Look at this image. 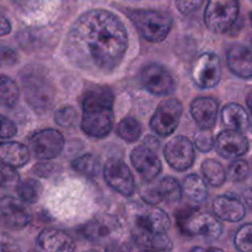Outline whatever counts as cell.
<instances>
[{"instance_id": "6da1fadb", "label": "cell", "mask_w": 252, "mask_h": 252, "mask_svg": "<svg viewBox=\"0 0 252 252\" xmlns=\"http://www.w3.org/2000/svg\"><path fill=\"white\" fill-rule=\"evenodd\" d=\"M128 32L113 12L94 9L81 15L68 32L66 48L74 63L91 73H111L128 49Z\"/></svg>"}, {"instance_id": "7a4b0ae2", "label": "cell", "mask_w": 252, "mask_h": 252, "mask_svg": "<svg viewBox=\"0 0 252 252\" xmlns=\"http://www.w3.org/2000/svg\"><path fill=\"white\" fill-rule=\"evenodd\" d=\"M113 96L107 86H96L89 90L83 100L81 129L94 138H103L113 127Z\"/></svg>"}, {"instance_id": "3957f363", "label": "cell", "mask_w": 252, "mask_h": 252, "mask_svg": "<svg viewBox=\"0 0 252 252\" xmlns=\"http://www.w3.org/2000/svg\"><path fill=\"white\" fill-rule=\"evenodd\" d=\"M126 14L143 38L152 43L164 41L171 30L172 20L165 12L150 9H128Z\"/></svg>"}, {"instance_id": "277c9868", "label": "cell", "mask_w": 252, "mask_h": 252, "mask_svg": "<svg viewBox=\"0 0 252 252\" xmlns=\"http://www.w3.org/2000/svg\"><path fill=\"white\" fill-rule=\"evenodd\" d=\"M177 225L186 235L202 236L208 240H216L221 235L223 226L217 216L197 211L194 208H185L176 213Z\"/></svg>"}, {"instance_id": "5b68a950", "label": "cell", "mask_w": 252, "mask_h": 252, "mask_svg": "<svg viewBox=\"0 0 252 252\" xmlns=\"http://www.w3.org/2000/svg\"><path fill=\"white\" fill-rule=\"evenodd\" d=\"M239 11V0H208L204 11V24L214 33H225L235 24Z\"/></svg>"}, {"instance_id": "8992f818", "label": "cell", "mask_w": 252, "mask_h": 252, "mask_svg": "<svg viewBox=\"0 0 252 252\" xmlns=\"http://www.w3.org/2000/svg\"><path fill=\"white\" fill-rule=\"evenodd\" d=\"M170 225V217L161 208L155 207V204H142L135 207L133 211L132 230L166 233Z\"/></svg>"}, {"instance_id": "52a82bcc", "label": "cell", "mask_w": 252, "mask_h": 252, "mask_svg": "<svg viewBox=\"0 0 252 252\" xmlns=\"http://www.w3.org/2000/svg\"><path fill=\"white\" fill-rule=\"evenodd\" d=\"M182 112L184 107L181 101L177 98H169L160 103L159 107L157 108L150 120V127L158 135L167 137L179 127Z\"/></svg>"}, {"instance_id": "ba28073f", "label": "cell", "mask_w": 252, "mask_h": 252, "mask_svg": "<svg viewBox=\"0 0 252 252\" xmlns=\"http://www.w3.org/2000/svg\"><path fill=\"white\" fill-rule=\"evenodd\" d=\"M64 137L56 129H42L30 138V149L39 160H51L64 149Z\"/></svg>"}, {"instance_id": "9c48e42d", "label": "cell", "mask_w": 252, "mask_h": 252, "mask_svg": "<svg viewBox=\"0 0 252 252\" xmlns=\"http://www.w3.org/2000/svg\"><path fill=\"white\" fill-rule=\"evenodd\" d=\"M140 80L150 94L157 96L171 95L176 89V84L169 70L157 63L148 64L142 69Z\"/></svg>"}, {"instance_id": "30bf717a", "label": "cell", "mask_w": 252, "mask_h": 252, "mask_svg": "<svg viewBox=\"0 0 252 252\" xmlns=\"http://www.w3.org/2000/svg\"><path fill=\"white\" fill-rule=\"evenodd\" d=\"M221 78V66L218 56L203 53L197 58L192 68V79L201 89L216 88Z\"/></svg>"}, {"instance_id": "8fae6325", "label": "cell", "mask_w": 252, "mask_h": 252, "mask_svg": "<svg viewBox=\"0 0 252 252\" xmlns=\"http://www.w3.org/2000/svg\"><path fill=\"white\" fill-rule=\"evenodd\" d=\"M103 177L108 186L112 187L118 193L126 197L132 196L134 193V177L122 160H108L103 167Z\"/></svg>"}, {"instance_id": "7c38bea8", "label": "cell", "mask_w": 252, "mask_h": 252, "mask_svg": "<svg viewBox=\"0 0 252 252\" xmlns=\"http://www.w3.org/2000/svg\"><path fill=\"white\" fill-rule=\"evenodd\" d=\"M194 144L186 137H175L165 145L164 155L167 164L176 171H185L194 162Z\"/></svg>"}, {"instance_id": "4fadbf2b", "label": "cell", "mask_w": 252, "mask_h": 252, "mask_svg": "<svg viewBox=\"0 0 252 252\" xmlns=\"http://www.w3.org/2000/svg\"><path fill=\"white\" fill-rule=\"evenodd\" d=\"M184 189L174 177H164L154 185H147L142 189V198L147 203L157 204L159 202L176 203L181 199Z\"/></svg>"}, {"instance_id": "5bb4252c", "label": "cell", "mask_w": 252, "mask_h": 252, "mask_svg": "<svg viewBox=\"0 0 252 252\" xmlns=\"http://www.w3.org/2000/svg\"><path fill=\"white\" fill-rule=\"evenodd\" d=\"M120 221L112 216H100L89 221L81 230V234L93 243H107L120 236Z\"/></svg>"}, {"instance_id": "9a60e30c", "label": "cell", "mask_w": 252, "mask_h": 252, "mask_svg": "<svg viewBox=\"0 0 252 252\" xmlns=\"http://www.w3.org/2000/svg\"><path fill=\"white\" fill-rule=\"evenodd\" d=\"M24 88L26 93V98L33 107L38 110H44L51 106L53 98L51 84L41 75L29 73L24 75Z\"/></svg>"}, {"instance_id": "2e32d148", "label": "cell", "mask_w": 252, "mask_h": 252, "mask_svg": "<svg viewBox=\"0 0 252 252\" xmlns=\"http://www.w3.org/2000/svg\"><path fill=\"white\" fill-rule=\"evenodd\" d=\"M0 217L2 225L10 230H19L31 223V212L17 199L2 197L0 201Z\"/></svg>"}, {"instance_id": "e0dca14e", "label": "cell", "mask_w": 252, "mask_h": 252, "mask_svg": "<svg viewBox=\"0 0 252 252\" xmlns=\"http://www.w3.org/2000/svg\"><path fill=\"white\" fill-rule=\"evenodd\" d=\"M130 161L144 181L150 182L161 172V162L148 144L139 145L130 154Z\"/></svg>"}, {"instance_id": "ac0fdd59", "label": "cell", "mask_w": 252, "mask_h": 252, "mask_svg": "<svg viewBox=\"0 0 252 252\" xmlns=\"http://www.w3.org/2000/svg\"><path fill=\"white\" fill-rule=\"evenodd\" d=\"M216 148L221 157L235 159L249 152V140L241 132L226 129L217 137Z\"/></svg>"}, {"instance_id": "d6986e66", "label": "cell", "mask_w": 252, "mask_h": 252, "mask_svg": "<svg viewBox=\"0 0 252 252\" xmlns=\"http://www.w3.org/2000/svg\"><path fill=\"white\" fill-rule=\"evenodd\" d=\"M226 64L231 73L239 78H252V51L249 47L231 44L226 51Z\"/></svg>"}, {"instance_id": "ffe728a7", "label": "cell", "mask_w": 252, "mask_h": 252, "mask_svg": "<svg viewBox=\"0 0 252 252\" xmlns=\"http://www.w3.org/2000/svg\"><path fill=\"white\" fill-rule=\"evenodd\" d=\"M213 212L219 219L225 221H240L246 216V207L235 196H219L213 202Z\"/></svg>"}, {"instance_id": "44dd1931", "label": "cell", "mask_w": 252, "mask_h": 252, "mask_svg": "<svg viewBox=\"0 0 252 252\" xmlns=\"http://www.w3.org/2000/svg\"><path fill=\"white\" fill-rule=\"evenodd\" d=\"M218 102L212 97H197L191 105V115L201 129H212L218 117Z\"/></svg>"}, {"instance_id": "7402d4cb", "label": "cell", "mask_w": 252, "mask_h": 252, "mask_svg": "<svg viewBox=\"0 0 252 252\" xmlns=\"http://www.w3.org/2000/svg\"><path fill=\"white\" fill-rule=\"evenodd\" d=\"M39 248L44 251L70 252L75 250V243L64 231L57 229H44L37 239Z\"/></svg>"}, {"instance_id": "603a6c76", "label": "cell", "mask_w": 252, "mask_h": 252, "mask_svg": "<svg viewBox=\"0 0 252 252\" xmlns=\"http://www.w3.org/2000/svg\"><path fill=\"white\" fill-rule=\"evenodd\" d=\"M30 150L26 145L17 142H4L0 147V158L1 162L9 166L22 167L30 161Z\"/></svg>"}, {"instance_id": "cb8c5ba5", "label": "cell", "mask_w": 252, "mask_h": 252, "mask_svg": "<svg viewBox=\"0 0 252 252\" xmlns=\"http://www.w3.org/2000/svg\"><path fill=\"white\" fill-rule=\"evenodd\" d=\"M221 120L228 129L246 132L250 128V116L239 103H229L221 111Z\"/></svg>"}, {"instance_id": "d4e9b609", "label": "cell", "mask_w": 252, "mask_h": 252, "mask_svg": "<svg viewBox=\"0 0 252 252\" xmlns=\"http://www.w3.org/2000/svg\"><path fill=\"white\" fill-rule=\"evenodd\" d=\"M132 238L138 246L152 250H172V243L165 233H152V231L132 230Z\"/></svg>"}, {"instance_id": "484cf974", "label": "cell", "mask_w": 252, "mask_h": 252, "mask_svg": "<svg viewBox=\"0 0 252 252\" xmlns=\"http://www.w3.org/2000/svg\"><path fill=\"white\" fill-rule=\"evenodd\" d=\"M184 193L193 203H204L208 198V189L198 175H189L184 180Z\"/></svg>"}, {"instance_id": "4316f807", "label": "cell", "mask_w": 252, "mask_h": 252, "mask_svg": "<svg viewBox=\"0 0 252 252\" xmlns=\"http://www.w3.org/2000/svg\"><path fill=\"white\" fill-rule=\"evenodd\" d=\"M201 171L204 180L213 187L221 186L228 177V172L225 171L223 165L214 159L204 160L201 166Z\"/></svg>"}, {"instance_id": "83f0119b", "label": "cell", "mask_w": 252, "mask_h": 252, "mask_svg": "<svg viewBox=\"0 0 252 252\" xmlns=\"http://www.w3.org/2000/svg\"><path fill=\"white\" fill-rule=\"evenodd\" d=\"M71 167L83 176L94 179L101 170V160L95 154H84L73 160Z\"/></svg>"}, {"instance_id": "f1b7e54d", "label": "cell", "mask_w": 252, "mask_h": 252, "mask_svg": "<svg viewBox=\"0 0 252 252\" xmlns=\"http://www.w3.org/2000/svg\"><path fill=\"white\" fill-rule=\"evenodd\" d=\"M20 98V90L16 83L9 76L1 75L0 79V101L6 108L15 107Z\"/></svg>"}, {"instance_id": "f546056e", "label": "cell", "mask_w": 252, "mask_h": 252, "mask_svg": "<svg viewBox=\"0 0 252 252\" xmlns=\"http://www.w3.org/2000/svg\"><path fill=\"white\" fill-rule=\"evenodd\" d=\"M117 134L125 142L134 143L139 139L140 134H142V126L135 118L126 117L118 123Z\"/></svg>"}, {"instance_id": "4dcf8cb0", "label": "cell", "mask_w": 252, "mask_h": 252, "mask_svg": "<svg viewBox=\"0 0 252 252\" xmlns=\"http://www.w3.org/2000/svg\"><path fill=\"white\" fill-rule=\"evenodd\" d=\"M41 185L36 180H24L16 185V192L20 199L26 203H36L41 196Z\"/></svg>"}, {"instance_id": "1f68e13d", "label": "cell", "mask_w": 252, "mask_h": 252, "mask_svg": "<svg viewBox=\"0 0 252 252\" xmlns=\"http://www.w3.org/2000/svg\"><path fill=\"white\" fill-rule=\"evenodd\" d=\"M234 244L239 251L252 252V223L245 224L236 231Z\"/></svg>"}, {"instance_id": "d6a6232c", "label": "cell", "mask_w": 252, "mask_h": 252, "mask_svg": "<svg viewBox=\"0 0 252 252\" xmlns=\"http://www.w3.org/2000/svg\"><path fill=\"white\" fill-rule=\"evenodd\" d=\"M226 172H228V179H230L231 181L241 182L250 174V166H249V162L245 161V160L236 159L229 165Z\"/></svg>"}, {"instance_id": "836d02e7", "label": "cell", "mask_w": 252, "mask_h": 252, "mask_svg": "<svg viewBox=\"0 0 252 252\" xmlns=\"http://www.w3.org/2000/svg\"><path fill=\"white\" fill-rule=\"evenodd\" d=\"M17 9L25 15H30L32 12H38L48 7V2L51 0H15Z\"/></svg>"}, {"instance_id": "e575fe53", "label": "cell", "mask_w": 252, "mask_h": 252, "mask_svg": "<svg viewBox=\"0 0 252 252\" xmlns=\"http://www.w3.org/2000/svg\"><path fill=\"white\" fill-rule=\"evenodd\" d=\"M194 147L202 153H208L216 147V140L209 129H202L194 137Z\"/></svg>"}, {"instance_id": "d590c367", "label": "cell", "mask_w": 252, "mask_h": 252, "mask_svg": "<svg viewBox=\"0 0 252 252\" xmlns=\"http://www.w3.org/2000/svg\"><path fill=\"white\" fill-rule=\"evenodd\" d=\"M76 118H78V113L73 107H63L57 111L54 115V121L57 125L62 127H70L75 123Z\"/></svg>"}, {"instance_id": "8d00e7d4", "label": "cell", "mask_w": 252, "mask_h": 252, "mask_svg": "<svg viewBox=\"0 0 252 252\" xmlns=\"http://www.w3.org/2000/svg\"><path fill=\"white\" fill-rule=\"evenodd\" d=\"M20 182V177L17 172L15 171V167L1 162V185H17Z\"/></svg>"}, {"instance_id": "74e56055", "label": "cell", "mask_w": 252, "mask_h": 252, "mask_svg": "<svg viewBox=\"0 0 252 252\" xmlns=\"http://www.w3.org/2000/svg\"><path fill=\"white\" fill-rule=\"evenodd\" d=\"M204 0H176V6L184 15H189L201 7Z\"/></svg>"}, {"instance_id": "f35d334b", "label": "cell", "mask_w": 252, "mask_h": 252, "mask_svg": "<svg viewBox=\"0 0 252 252\" xmlns=\"http://www.w3.org/2000/svg\"><path fill=\"white\" fill-rule=\"evenodd\" d=\"M17 132V127L11 120L6 117L1 118V139H10Z\"/></svg>"}, {"instance_id": "ab89813d", "label": "cell", "mask_w": 252, "mask_h": 252, "mask_svg": "<svg viewBox=\"0 0 252 252\" xmlns=\"http://www.w3.org/2000/svg\"><path fill=\"white\" fill-rule=\"evenodd\" d=\"M1 62L4 65H14L17 62V56L12 49L7 47H1Z\"/></svg>"}, {"instance_id": "60d3db41", "label": "cell", "mask_w": 252, "mask_h": 252, "mask_svg": "<svg viewBox=\"0 0 252 252\" xmlns=\"http://www.w3.org/2000/svg\"><path fill=\"white\" fill-rule=\"evenodd\" d=\"M10 31H11V24H10L9 20L6 19V16H4V15H2L1 16V31H0V33H1V36H5V34L9 33Z\"/></svg>"}, {"instance_id": "b9f144b4", "label": "cell", "mask_w": 252, "mask_h": 252, "mask_svg": "<svg viewBox=\"0 0 252 252\" xmlns=\"http://www.w3.org/2000/svg\"><path fill=\"white\" fill-rule=\"evenodd\" d=\"M244 201L248 204L249 208L252 209V189H249L244 192Z\"/></svg>"}, {"instance_id": "7bdbcfd3", "label": "cell", "mask_w": 252, "mask_h": 252, "mask_svg": "<svg viewBox=\"0 0 252 252\" xmlns=\"http://www.w3.org/2000/svg\"><path fill=\"white\" fill-rule=\"evenodd\" d=\"M246 103H248V107L251 112V117H252V93L249 94V96L246 97Z\"/></svg>"}, {"instance_id": "ee69618b", "label": "cell", "mask_w": 252, "mask_h": 252, "mask_svg": "<svg viewBox=\"0 0 252 252\" xmlns=\"http://www.w3.org/2000/svg\"><path fill=\"white\" fill-rule=\"evenodd\" d=\"M250 22H251V26H252V12H251V15H250Z\"/></svg>"}, {"instance_id": "f6af8a7d", "label": "cell", "mask_w": 252, "mask_h": 252, "mask_svg": "<svg viewBox=\"0 0 252 252\" xmlns=\"http://www.w3.org/2000/svg\"><path fill=\"white\" fill-rule=\"evenodd\" d=\"M132 1H135V0H132Z\"/></svg>"}]
</instances>
